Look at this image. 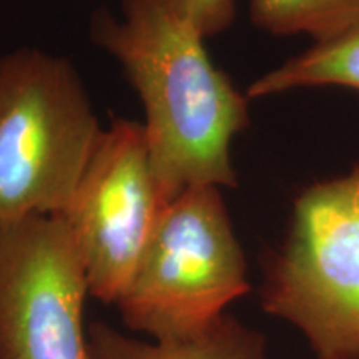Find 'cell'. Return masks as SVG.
<instances>
[{"instance_id": "cell-7", "label": "cell", "mask_w": 359, "mask_h": 359, "mask_svg": "<svg viewBox=\"0 0 359 359\" xmlns=\"http://www.w3.org/2000/svg\"><path fill=\"white\" fill-rule=\"evenodd\" d=\"M88 334L97 359H269L266 336L230 313L182 339H138L102 321Z\"/></svg>"}, {"instance_id": "cell-8", "label": "cell", "mask_w": 359, "mask_h": 359, "mask_svg": "<svg viewBox=\"0 0 359 359\" xmlns=\"http://www.w3.org/2000/svg\"><path fill=\"white\" fill-rule=\"evenodd\" d=\"M321 85L359 90V22L334 37L318 40L302 55L262 75L246 90V97L262 98Z\"/></svg>"}, {"instance_id": "cell-3", "label": "cell", "mask_w": 359, "mask_h": 359, "mask_svg": "<svg viewBox=\"0 0 359 359\" xmlns=\"http://www.w3.org/2000/svg\"><path fill=\"white\" fill-rule=\"evenodd\" d=\"M259 303L314 359H359V167L299 193L263 264Z\"/></svg>"}, {"instance_id": "cell-10", "label": "cell", "mask_w": 359, "mask_h": 359, "mask_svg": "<svg viewBox=\"0 0 359 359\" xmlns=\"http://www.w3.org/2000/svg\"><path fill=\"white\" fill-rule=\"evenodd\" d=\"M205 39L222 34L235 19V0H172Z\"/></svg>"}, {"instance_id": "cell-4", "label": "cell", "mask_w": 359, "mask_h": 359, "mask_svg": "<svg viewBox=\"0 0 359 359\" xmlns=\"http://www.w3.org/2000/svg\"><path fill=\"white\" fill-rule=\"evenodd\" d=\"M218 187H191L168 205L127 288L123 325L148 339L193 336L250 293L243 248Z\"/></svg>"}, {"instance_id": "cell-2", "label": "cell", "mask_w": 359, "mask_h": 359, "mask_svg": "<svg viewBox=\"0 0 359 359\" xmlns=\"http://www.w3.org/2000/svg\"><path fill=\"white\" fill-rule=\"evenodd\" d=\"M102 132L69 60L34 47L0 55V224L62 215Z\"/></svg>"}, {"instance_id": "cell-9", "label": "cell", "mask_w": 359, "mask_h": 359, "mask_svg": "<svg viewBox=\"0 0 359 359\" xmlns=\"http://www.w3.org/2000/svg\"><path fill=\"white\" fill-rule=\"evenodd\" d=\"M251 22L275 35L334 37L359 22V0H250Z\"/></svg>"}, {"instance_id": "cell-6", "label": "cell", "mask_w": 359, "mask_h": 359, "mask_svg": "<svg viewBox=\"0 0 359 359\" xmlns=\"http://www.w3.org/2000/svg\"><path fill=\"white\" fill-rule=\"evenodd\" d=\"M87 275L64 219L0 224V359H97Z\"/></svg>"}, {"instance_id": "cell-5", "label": "cell", "mask_w": 359, "mask_h": 359, "mask_svg": "<svg viewBox=\"0 0 359 359\" xmlns=\"http://www.w3.org/2000/svg\"><path fill=\"white\" fill-rule=\"evenodd\" d=\"M170 203L151 170L143 123L115 120L57 215L77 246L90 296L118 302Z\"/></svg>"}, {"instance_id": "cell-1", "label": "cell", "mask_w": 359, "mask_h": 359, "mask_svg": "<svg viewBox=\"0 0 359 359\" xmlns=\"http://www.w3.org/2000/svg\"><path fill=\"white\" fill-rule=\"evenodd\" d=\"M93 39L123 67L145 110L151 170L173 201L191 187H236L230 145L250 123L248 97L205 50V37L172 0H123L100 13Z\"/></svg>"}]
</instances>
